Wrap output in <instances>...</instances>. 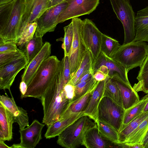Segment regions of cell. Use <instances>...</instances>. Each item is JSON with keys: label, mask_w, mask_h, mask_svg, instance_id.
Instances as JSON below:
<instances>
[{"label": "cell", "mask_w": 148, "mask_h": 148, "mask_svg": "<svg viewBox=\"0 0 148 148\" xmlns=\"http://www.w3.org/2000/svg\"><path fill=\"white\" fill-rule=\"evenodd\" d=\"M25 2L12 0L0 5V40L12 41L17 44L22 29Z\"/></svg>", "instance_id": "2"}, {"label": "cell", "mask_w": 148, "mask_h": 148, "mask_svg": "<svg viewBox=\"0 0 148 148\" xmlns=\"http://www.w3.org/2000/svg\"><path fill=\"white\" fill-rule=\"evenodd\" d=\"M93 63L92 54L88 50L84 56L78 69L68 84L74 86L78 80L82 76L92 69Z\"/></svg>", "instance_id": "30"}, {"label": "cell", "mask_w": 148, "mask_h": 148, "mask_svg": "<svg viewBox=\"0 0 148 148\" xmlns=\"http://www.w3.org/2000/svg\"><path fill=\"white\" fill-rule=\"evenodd\" d=\"M146 148H148V145L147 146V147H146Z\"/></svg>", "instance_id": "49"}, {"label": "cell", "mask_w": 148, "mask_h": 148, "mask_svg": "<svg viewBox=\"0 0 148 148\" xmlns=\"http://www.w3.org/2000/svg\"><path fill=\"white\" fill-rule=\"evenodd\" d=\"M148 131V117L143 121L130 134L124 142L121 144L127 145L142 144Z\"/></svg>", "instance_id": "26"}, {"label": "cell", "mask_w": 148, "mask_h": 148, "mask_svg": "<svg viewBox=\"0 0 148 148\" xmlns=\"http://www.w3.org/2000/svg\"><path fill=\"white\" fill-rule=\"evenodd\" d=\"M93 77L96 80L100 82L106 79L108 76L102 71L97 70L94 73Z\"/></svg>", "instance_id": "40"}, {"label": "cell", "mask_w": 148, "mask_h": 148, "mask_svg": "<svg viewBox=\"0 0 148 148\" xmlns=\"http://www.w3.org/2000/svg\"><path fill=\"white\" fill-rule=\"evenodd\" d=\"M102 65L106 66L108 69L109 71L108 77H111L115 75H118L126 84L131 85L128 78V72L126 68L101 51L98 58L93 63V73Z\"/></svg>", "instance_id": "14"}, {"label": "cell", "mask_w": 148, "mask_h": 148, "mask_svg": "<svg viewBox=\"0 0 148 148\" xmlns=\"http://www.w3.org/2000/svg\"><path fill=\"white\" fill-rule=\"evenodd\" d=\"M136 78L138 82L134 85L133 89L137 92L143 91L148 94V56L140 66Z\"/></svg>", "instance_id": "29"}, {"label": "cell", "mask_w": 148, "mask_h": 148, "mask_svg": "<svg viewBox=\"0 0 148 148\" xmlns=\"http://www.w3.org/2000/svg\"><path fill=\"white\" fill-rule=\"evenodd\" d=\"M68 3L65 9L60 15L58 24L70 19L89 14L94 11L99 0H66Z\"/></svg>", "instance_id": "11"}, {"label": "cell", "mask_w": 148, "mask_h": 148, "mask_svg": "<svg viewBox=\"0 0 148 148\" xmlns=\"http://www.w3.org/2000/svg\"><path fill=\"white\" fill-rule=\"evenodd\" d=\"M87 115L81 116L58 136L57 144L66 148H75L82 145L86 131L97 125Z\"/></svg>", "instance_id": "5"}, {"label": "cell", "mask_w": 148, "mask_h": 148, "mask_svg": "<svg viewBox=\"0 0 148 148\" xmlns=\"http://www.w3.org/2000/svg\"><path fill=\"white\" fill-rule=\"evenodd\" d=\"M147 45L145 42L140 41L123 44L110 58L125 68L128 72L143 64L147 56Z\"/></svg>", "instance_id": "4"}, {"label": "cell", "mask_w": 148, "mask_h": 148, "mask_svg": "<svg viewBox=\"0 0 148 148\" xmlns=\"http://www.w3.org/2000/svg\"><path fill=\"white\" fill-rule=\"evenodd\" d=\"M104 96L108 97L117 104L124 108L120 90L115 81L109 77L106 80L103 94Z\"/></svg>", "instance_id": "28"}, {"label": "cell", "mask_w": 148, "mask_h": 148, "mask_svg": "<svg viewBox=\"0 0 148 148\" xmlns=\"http://www.w3.org/2000/svg\"><path fill=\"white\" fill-rule=\"evenodd\" d=\"M99 82L96 80L93 77L74 86V95L71 102L77 99L88 91L95 89Z\"/></svg>", "instance_id": "33"}, {"label": "cell", "mask_w": 148, "mask_h": 148, "mask_svg": "<svg viewBox=\"0 0 148 148\" xmlns=\"http://www.w3.org/2000/svg\"><path fill=\"white\" fill-rule=\"evenodd\" d=\"M106 80L99 82L93 91L87 106L83 112L84 115L88 116L96 123L98 120V107L103 97Z\"/></svg>", "instance_id": "19"}, {"label": "cell", "mask_w": 148, "mask_h": 148, "mask_svg": "<svg viewBox=\"0 0 148 148\" xmlns=\"http://www.w3.org/2000/svg\"><path fill=\"white\" fill-rule=\"evenodd\" d=\"M0 103L4 105L12 115L15 121L18 125L20 130L29 126V117L27 111L17 106L14 98L1 95Z\"/></svg>", "instance_id": "17"}, {"label": "cell", "mask_w": 148, "mask_h": 148, "mask_svg": "<svg viewBox=\"0 0 148 148\" xmlns=\"http://www.w3.org/2000/svg\"><path fill=\"white\" fill-rule=\"evenodd\" d=\"M22 18V29L27 24L36 21L47 10L51 0H25Z\"/></svg>", "instance_id": "15"}, {"label": "cell", "mask_w": 148, "mask_h": 148, "mask_svg": "<svg viewBox=\"0 0 148 148\" xmlns=\"http://www.w3.org/2000/svg\"><path fill=\"white\" fill-rule=\"evenodd\" d=\"M27 85L24 81L21 82L19 85V89L21 93V98L23 99V97L27 92Z\"/></svg>", "instance_id": "42"}, {"label": "cell", "mask_w": 148, "mask_h": 148, "mask_svg": "<svg viewBox=\"0 0 148 148\" xmlns=\"http://www.w3.org/2000/svg\"><path fill=\"white\" fill-rule=\"evenodd\" d=\"M62 71L59 69L57 75L41 97L43 111L42 123L48 127L58 121L71 102L64 89Z\"/></svg>", "instance_id": "1"}, {"label": "cell", "mask_w": 148, "mask_h": 148, "mask_svg": "<svg viewBox=\"0 0 148 148\" xmlns=\"http://www.w3.org/2000/svg\"><path fill=\"white\" fill-rule=\"evenodd\" d=\"M93 75L94 73L93 69H92L82 76L77 81L75 85L91 78L93 77Z\"/></svg>", "instance_id": "41"}, {"label": "cell", "mask_w": 148, "mask_h": 148, "mask_svg": "<svg viewBox=\"0 0 148 148\" xmlns=\"http://www.w3.org/2000/svg\"><path fill=\"white\" fill-rule=\"evenodd\" d=\"M125 112L124 108L110 98L103 97L99 104L98 120L111 126L119 133L122 125Z\"/></svg>", "instance_id": "7"}, {"label": "cell", "mask_w": 148, "mask_h": 148, "mask_svg": "<svg viewBox=\"0 0 148 148\" xmlns=\"http://www.w3.org/2000/svg\"><path fill=\"white\" fill-rule=\"evenodd\" d=\"M84 115V113L82 112L53 122L48 127L45 134V137L47 139H50L58 136L67 127Z\"/></svg>", "instance_id": "22"}, {"label": "cell", "mask_w": 148, "mask_h": 148, "mask_svg": "<svg viewBox=\"0 0 148 148\" xmlns=\"http://www.w3.org/2000/svg\"><path fill=\"white\" fill-rule=\"evenodd\" d=\"M148 101V94L129 108L125 110L122 125L120 132L132 120L140 115Z\"/></svg>", "instance_id": "25"}, {"label": "cell", "mask_w": 148, "mask_h": 148, "mask_svg": "<svg viewBox=\"0 0 148 148\" xmlns=\"http://www.w3.org/2000/svg\"><path fill=\"white\" fill-rule=\"evenodd\" d=\"M28 64L25 55L0 67V88L7 89L11 92L10 88L18 73L25 69Z\"/></svg>", "instance_id": "12"}, {"label": "cell", "mask_w": 148, "mask_h": 148, "mask_svg": "<svg viewBox=\"0 0 148 148\" xmlns=\"http://www.w3.org/2000/svg\"><path fill=\"white\" fill-rule=\"evenodd\" d=\"M45 125L34 120L27 127L20 130V143L14 144L12 148H34L42 139V131Z\"/></svg>", "instance_id": "13"}, {"label": "cell", "mask_w": 148, "mask_h": 148, "mask_svg": "<svg viewBox=\"0 0 148 148\" xmlns=\"http://www.w3.org/2000/svg\"><path fill=\"white\" fill-rule=\"evenodd\" d=\"M25 55L24 51L19 48L15 51L0 53V67Z\"/></svg>", "instance_id": "37"}, {"label": "cell", "mask_w": 148, "mask_h": 148, "mask_svg": "<svg viewBox=\"0 0 148 148\" xmlns=\"http://www.w3.org/2000/svg\"><path fill=\"white\" fill-rule=\"evenodd\" d=\"M143 144L144 148H146V147L148 145V131L144 138Z\"/></svg>", "instance_id": "44"}, {"label": "cell", "mask_w": 148, "mask_h": 148, "mask_svg": "<svg viewBox=\"0 0 148 148\" xmlns=\"http://www.w3.org/2000/svg\"><path fill=\"white\" fill-rule=\"evenodd\" d=\"M51 51V44L45 42L40 51L24 69L21 76V81L28 85L43 62L50 56Z\"/></svg>", "instance_id": "16"}, {"label": "cell", "mask_w": 148, "mask_h": 148, "mask_svg": "<svg viewBox=\"0 0 148 148\" xmlns=\"http://www.w3.org/2000/svg\"><path fill=\"white\" fill-rule=\"evenodd\" d=\"M110 78L115 81L120 90L125 110L131 107L140 100L137 92L133 89L131 85L126 84L118 75Z\"/></svg>", "instance_id": "21"}, {"label": "cell", "mask_w": 148, "mask_h": 148, "mask_svg": "<svg viewBox=\"0 0 148 148\" xmlns=\"http://www.w3.org/2000/svg\"><path fill=\"white\" fill-rule=\"evenodd\" d=\"M71 22L73 26V37L68 56L70 67L71 79L77 70L88 51L82 35L83 20L76 17L72 18Z\"/></svg>", "instance_id": "8"}, {"label": "cell", "mask_w": 148, "mask_h": 148, "mask_svg": "<svg viewBox=\"0 0 148 148\" xmlns=\"http://www.w3.org/2000/svg\"><path fill=\"white\" fill-rule=\"evenodd\" d=\"M65 0H51L48 4L47 10L53 7Z\"/></svg>", "instance_id": "43"}, {"label": "cell", "mask_w": 148, "mask_h": 148, "mask_svg": "<svg viewBox=\"0 0 148 148\" xmlns=\"http://www.w3.org/2000/svg\"><path fill=\"white\" fill-rule=\"evenodd\" d=\"M134 41L148 42V5L138 11L135 16Z\"/></svg>", "instance_id": "20"}, {"label": "cell", "mask_w": 148, "mask_h": 148, "mask_svg": "<svg viewBox=\"0 0 148 148\" xmlns=\"http://www.w3.org/2000/svg\"><path fill=\"white\" fill-rule=\"evenodd\" d=\"M44 44L42 37L37 36L35 34L32 39L25 44L22 49L28 63L40 51Z\"/></svg>", "instance_id": "27"}, {"label": "cell", "mask_w": 148, "mask_h": 148, "mask_svg": "<svg viewBox=\"0 0 148 148\" xmlns=\"http://www.w3.org/2000/svg\"><path fill=\"white\" fill-rule=\"evenodd\" d=\"M120 45L116 40L103 34L101 51L107 56L110 58L115 53Z\"/></svg>", "instance_id": "34"}, {"label": "cell", "mask_w": 148, "mask_h": 148, "mask_svg": "<svg viewBox=\"0 0 148 148\" xmlns=\"http://www.w3.org/2000/svg\"><path fill=\"white\" fill-rule=\"evenodd\" d=\"M103 34L92 20L88 18L83 20L82 38L87 50L92 54L93 62L101 51Z\"/></svg>", "instance_id": "9"}, {"label": "cell", "mask_w": 148, "mask_h": 148, "mask_svg": "<svg viewBox=\"0 0 148 148\" xmlns=\"http://www.w3.org/2000/svg\"><path fill=\"white\" fill-rule=\"evenodd\" d=\"M12 0H0V5L9 3Z\"/></svg>", "instance_id": "46"}, {"label": "cell", "mask_w": 148, "mask_h": 148, "mask_svg": "<svg viewBox=\"0 0 148 148\" xmlns=\"http://www.w3.org/2000/svg\"><path fill=\"white\" fill-rule=\"evenodd\" d=\"M114 12L124 29V44L132 42L135 36V13L130 0H109Z\"/></svg>", "instance_id": "6"}, {"label": "cell", "mask_w": 148, "mask_h": 148, "mask_svg": "<svg viewBox=\"0 0 148 148\" xmlns=\"http://www.w3.org/2000/svg\"><path fill=\"white\" fill-rule=\"evenodd\" d=\"M63 63V79L66 85L70 81L71 77V71L68 56H64L62 59Z\"/></svg>", "instance_id": "38"}, {"label": "cell", "mask_w": 148, "mask_h": 148, "mask_svg": "<svg viewBox=\"0 0 148 148\" xmlns=\"http://www.w3.org/2000/svg\"><path fill=\"white\" fill-rule=\"evenodd\" d=\"M60 63L61 61L55 56L45 60L27 85V92L23 98L40 99L55 78Z\"/></svg>", "instance_id": "3"}, {"label": "cell", "mask_w": 148, "mask_h": 148, "mask_svg": "<svg viewBox=\"0 0 148 148\" xmlns=\"http://www.w3.org/2000/svg\"><path fill=\"white\" fill-rule=\"evenodd\" d=\"M15 122L11 113L3 104L0 103V130L3 132L5 140L12 138V125Z\"/></svg>", "instance_id": "23"}, {"label": "cell", "mask_w": 148, "mask_h": 148, "mask_svg": "<svg viewBox=\"0 0 148 148\" xmlns=\"http://www.w3.org/2000/svg\"><path fill=\"white\" fill-rule=\"evenodd\" d=\"M37 27L36 21L29 23L23 28L17 43L19 49H22L24 45L33 37Z\"/></svg>", "instance_id": "35"}, {"label": "cell", "mask_w": 148, "mask_h": 148, "mask_svg": "<svg viewBox=\"0 0 148 148\" xmlns=\"http://www.w3.org/2000/svg\"><path fill=\"white\" fill-rule=\"evenodd\" d=\"M148 111V101L145 106L144 108L143 112H146Z\"/></svg>", "instance_id": "47"}, {"label": "cell", "mask_w": 148, "mask_h": 148, "mask_svg": "<svg viewBox=\"0 0 148 148\" xmlns=\"http://www.w3.org/2000/svg\"><path fill=\"white\" fill-rule=\"evenodd\" d=\"M95 89L91 90L77 99L71 102L59 120L73 114L83 112L86 108L92 92Z\"/></svg>", "instance_id": "24"}, {"label": "cell", "mask_w": 148, "mask_h": 148, "mask_svg": "<svg viewBox=\"0 0 148 148\" xmlns=\"http://www.w3.org/2000/svg\"><path fill=\"white\" fill-rule=\"evenodd\" d=\"M82 145L87 148L117 147L115 144L105 139L101 136L97 124L86 131Z\"/></svg>", "instance_id": "18"}, {"label": "cell", "mask_w": 148, "mask_h": 148, "mask_svg": "<svg viewBox=\"0 0 148 148\" xmlns=\"http://www.w3.org/2000/svg\"><path fill=\"white\" fill-rule=\"evenodd\" d=\"M147 55L148 56V44L147 45V50H146Z\"/></svg>", "instance_id": "48"}, {"label": "cell", "mask_w": 148, "mask_h": 148, "mask_svg": "<svg viewBox=\"0 0 148 148\" xmlns=\"http://www.w3.org/2000/svg\"><path fill=\"white\" fill-rule=\"evenodd\" d=\"M96 123L101 136L115 144L118 147L117 144L119 143L118 132L111 126L99 120Z\"/></svg>", "instance_id": "32"}, {"label": "cell", "mask_w": 148, "mask_h": 148, "mask_svg": "<svg viewBox=\"0 0 148 148\" xmlns=\"http://www.w3.org/2000/svg\"><path fill=\"white\" fill-rule=\"evenodd\" d=\"M68 5L65 1L46 10L36 21L37 27L35 35L42 37L47 33L53 32L58 25L57 22L60 15Z\"/></svg>", "instance_id": "10"}, {"label": "cell", "mask_w": 148, "mask_h": 148, "mask_svg": "<svg viewBox=\"0 0 148 148\" xmlns=\"http://www.w3.org/2000/svg\"><path fill=\"white\" fill-rule=\"evenodd\" d=\"M147 117L148 111L143 112L140 115L130 122L125 128L119 133V144L123 143L139 125Z\"/></svg>", "instance_id": "31"}, {"label": "cell", "mask_w": 148, "mask_h": 148, "mask_svg": "<svg viewBox=\"0 0 148 148\" xmlns=\"http://www.w3.org/2000/svg\"><path fill=\"white\" fill-rule=\"evenodd\" d=\"M64 34L62 39H58L57 41H62V47L64 52V56H68L70 53L73 40V31L72 22L64 27Z\"/></svg>", "instance_id": "36"}, {"label": "cell", "mask_w": 148, "mask_h": 148, "mask_svg": "<svg viewBox=\"0 0 148 148\" xmlns=\"http://www.w3.org/2000/svg\"><path fill=\"white\" fill-rule=\"evenodd\" d=\"M3 140H0V148H11V147H9L6 145L4 142Z\"/></svg>", "instance_id": "45"}, {"label": "cell", "mask_w": 148, "mask_h": 148, "mask_svg": "<svg viewBox=\"0 0 148 148\" xmlns=\"http://www.w3.org/2000/svg\"><path fill=\"white\" fill-rule=\"evenodd\" d=\"M17 46L13 41L0 40V53L16 51L18 49Z\"/></svg>", "instance_id": "39"}]
</instances>
